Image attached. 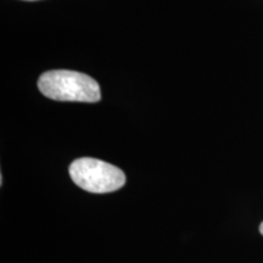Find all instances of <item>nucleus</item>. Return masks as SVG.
I'll list each match as a JSON object with an SVG mask.
<instances>
[{"mask_svg":"<svg viewBox=\"0 0 263 263\" xmlns=\"http://www.w3.org/2000/svg\"><path fill=\"white\" fill-rule=\"evenodd\" d=\"M38 89L44 97L57 101L98 103L101 99L97 81L88 74L70 70L44 72L38 80Z\"/></svg>","mask_w":263,"mask_h":263,"instance_id":"nucleus-1","label":"nucleus"},{"mask_svg":"<svg viewBox=\"0 0 263 263\" xmlns=\"http://www.w3.org/2000/svg\"><path fill=\"white\" fill-rule=\"evenodd\" d=\"M25 2H37V0H25Z\"/></svg>","mask_w":263,"mask_h":263,"instance_id":"nucleus-4","label":"nucleus"},{"mask_svg":"<svg viewBox=\"0 0 263 263\" xmlns=\"http://www.w3.org/2000/svg\"><path fill=\"white\" fill-rule=\"evenodd\" d=\"M259 233L263 235V222L261 223V226H259Z\"/></svg>","mask_w":263,"mask_h":263,"instance_id":"nucleus-3","label":"nucleus"},{"mask_svg":"<svg viewBox=\"0 0 263 263\" xmlns=\"http://www.w3.org/2000/svg\"><path fill=\"white\" fill-rule=\"evenodd\" d=\"M68 172L76 185L88 193H112L126 184V176L122 170L93 157L74 160L70 164Z\"/></svg>","mask_w":263,"mask_h":263,"instance_id":"nucleus-2","label":"nucleus"}]
</instances>
